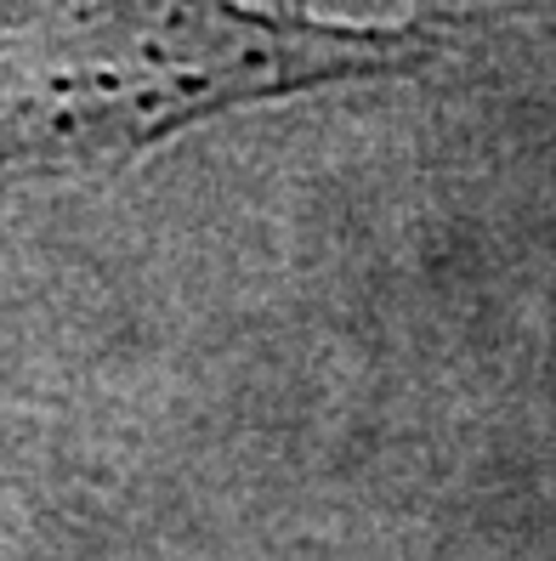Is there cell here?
Wrapping results in <instances>:
<instances>
[{
	"label": "cell",
	"mask_w": 556,
	"mask_h": 561,
	"mask_svg": "<svg viewBox=\"0 0 556 561\" xmlns=\"http://www.w3.org/2000/svg\"><path fill=\"white\" fill-rule=\"evenodd\" d=\"M438 23L290 0H0V199L131 171L211 119L438 62Z\"/></svg>",
	"instance_id": "obj_1"
}]
</instances>
